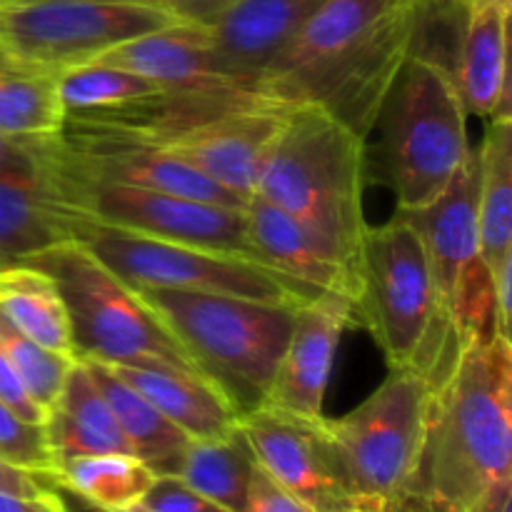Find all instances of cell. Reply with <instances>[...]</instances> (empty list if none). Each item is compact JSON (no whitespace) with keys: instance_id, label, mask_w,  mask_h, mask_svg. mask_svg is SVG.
I'll use <instances>...</instances> for the list:
<instances>
[{"instance_id":"cell-40","label":"cell","mask_w":512,"mask_h":512,"mask_svg":"<svg viewBox=\"0 0 512 512\" xmlns=\"http://www.w3.org/2000/svg\"><path fill=\"white\" fill-rule=\"evenodd\" d=\"M50 493L55 495V500H58L60 510L63 512H145L140 510L138 505H133V508H100V505L90 503V500L80 498L78 493H73L70 488L60 485L55 478L50 480Z\"/></svg>"},{"instance_id":"cell-6","label":"cell","mask_w":512,"mask_h":512,"mask_svg":"<svg viewBox=\"0 0 512 512\" xmlns=\"http://www.w3.org/2000/svg\"><path fill=\"white\" fill-rule=\"evenodd\" d=\"M468 110L453 75L433 60L408 55L383 100L373 160L398 210L423 208L443 193L468 155Z\"/></svg>"},{"instance_id":"cell-29","label":"cell","mask_w":512,"mask_h":512,"mask_svg":"<svg viewBox=\"0 0 512 512\" xmlns=\"http://www.w3.org/2000/svg\"><path fill=\"white\" fill-rule=\"evenodd\" d=\"M55 480L100 508H133L155 480L135 455L108 453L70 458L55 465Z\"/></svg>"},{"instance_id":"cell-30","label":"cell","mask_w":512,"mask_h":512,"mask_svg":"<svg viewBox=\"0 0 512 512\" xmlns=\"http://www.w3.org/2000/svg\"><path fill=\"white\" fill-rule=\"evenodd\" d=\"M55 85H58V98L65 115L115 108V105L133 103L160 90L143 75L120 68V65L103 63V60H90V63L63 70L55 75Z\"/></svg>"},{"instance_id":"cell-3","label":"cell","mask_w":512,"mask_h":512,"mask_svg":"<svg viewBox=\"0 0 512 512\" xmlns=\"http://www.w3.org/2000/svg\"><path fill=\"white\" fill-rule=\"evenodd\" d=\"M368 143L313 105H290L255 193L298 220L360 280Z\"/></svg>"},{"instance_id":"cell-38","label":"cell","mask_w":512,"mask_h":512,"mask_svg":"<svg viewBox=\"0 0 512 512\" xmlns=\"http://www.w3.org/2000/svg\"><path fill=\"white\" fill-rule=\"evenodd\" d=\"M463 512H512V478L498 480L495 485H490Z\"/></svg>"},{"instance_id":"cell-22","label":"cell","mask_w":512,"mask_h":512,"mask_svg":"<svg viewBox=\"0 0 512 512\" xmlns=\"http://www.w3.org/2000/svg\"><path fill=\"white\" fill-rule=\"evenodd\" d=\"M108 365V363H105ZM190 440H218L238 430L233 405L205 378L168 365H110Z\"/></svg>"},{"instance_id":"cell-25","label":"cell","mask_w":512,"mask_h":512,"mask_svg":"<svg viewBox=\"0 0 512 512\" xmlns=\"http://www.w3.org/2000/svg\"><path fill=\"white\" fill-rule=\"evenodd\" d=\"M480 143V258L495 268L512 255V115L485 120Z\"/></svg>"},{"instance_id":"cell-7","label":"cell","mask_w":512,"mask_h":512,"mask_svg":"<svg viewBox=\"0 0 512 512\" xmlns=\"http://www.w3.org/2000/svg\"><path fill=\"white\" fill-rule=\"evenodd\" d=\"M23 265L43 270L58 285L68 313L75 360L168 365L198 375L143 295L110 273L85 245H58Z\"/></svg>"},{"instance_id":"cell-5","label":"cell","mask_w":512,"mask_h":512,"mask_svg":"<svg viewBox=\"0 0 512 512\" xmlns=\"http://www.w3.org/2000/svg\"><path fill=\"white\" fill-rule=\"evenodd\" d=\"M138 293L238 418L263 408L298 305L183 290Z\"/></svg>"},{"instance_id":"cell-41","label":"cell","mask_w":512,"mask_h":512,"mask_svg":"<svg viewBox=\"0 0 512 512\" xmlns=\"http://www.w3.org/2000/svg\"><path fill=\"white\" fill-rule=\"evenodd\" d=\"M33 150L35 138H8V135H0V175L28 163L33 158Z\"/></svg>"},{"instance_id":"cell-34","label":"cell","mask_w":512,"mask_h":512,"mask_svg":"<svg viewBox=\"0 0 512 512\" xmlns=\"http://www.w3.org/2000/svg\"><path fill=\"white\" fill-rule=\"evenodd\" d=\"M123 3L155 10L175 23L210 25L230 0H123Z\"/></svg>"},{"instance_id":"cell-13","label":"cell","mask_w":512,"mask_h":512,"mask_svg":"<svg viewBox=\"0 0 512 512\" xmlns=\"http://www.w3.org/2000/svg\"><path fill=\"white\" fill-rule=\"evenodd\" d=\"M58 140L65 158L95 178L183 195L203 203L228 205V208H245L243 200L215 185L188 163L170 155L160 145L125 130L65 118Z\"/></svg>"},{"instance_id":"cell-24","label":"cell","mask_w":512,"mask_h":512,"mask_svg":"<svg viewBox=\"0 0 512 512\" xmlns=\"http://www.w3.org/2000/svg\"><path fill=\"white\" fill-rule=\"evenodd\" d=\"M103 398L108 400L130 450L138 460H143L155 475H178L183 455L188 450L190 438L170 423L148 398L138 393L130 383H125L110 365L100 360H80Z\"/></svg>"},{"instance_id":"cell-15","label":"cell","mask_w":512,"mask_h":512,"mask_svg":"<svg viewBox=\"0 0 512 512\" xmlns=\"http://www.w3.org/2000/svg\"><path fill=\"white\" fill-rule=\"evenodd\" d=\"M50 138H35L33 158L0 175V270L75 243L88 220L60 193L50 163Z\"/></svg>"},{"instance_id":"cell-43","label":"cell","mask_w":512,"mask_h":512,"mask_svg":"<svg viewBox=\"0 0 512 512\" xmlns=\"http://www.w3.org/2000/svg\"><path fill=\"white\" fill-rule=\"evenodd\" d=\"M403 3H415V0H403Z\"/></svg>"},{"instance_id":"cell-4","label":"cell","mask_w":512,"mask_h":512,"mask_svg":"<svg viewBox=\"0 0 512 512\" xmlns=\"http://www.w3.org/2000/svg\"><path fill=\"white\" fill-rule=\"evenodd\" d=\"M358 325L373 333L390 368H413L438 388L453 373L463 345L440 303L418 230L395 213L368 225L360 250Z\"/></svg>"},{"instance_id":"cell-26","label":"cell","mask_w":512,"mask_h":512,"mask_svg":"<svg viewBox=\"0 0 512 512\" xmlns=\"http://www.w3.org/2000/svg\"><path fill=\"white\" fill-rule=\"evenodd\" d=\"M0 310L30 340L75 358L65 303L55 280L43 270L30 265L0 270Z\"/></svg>"},{"instance_id":"cell-1","label":"cell","mask_w":512,"mask_h":512,"mask_svg":"<svg viewBox=\"0 0 512 512\" xmlns=\"http://www.w3.org/2000/svg\"><path fill=\"white\" fill-rule=\"evenodd\" d=\"M415 3L325 0L270 63L258 93L313 105L368 143L383 100L410 55Z\"/></svg>"},{"instance_id":"cell-37","label":"cell","mask_w":512,"mask_h":512,"mask_svg":"<svg viewBox=\"0 0 512 512\" xmlns=\"http://www.w3.org/2000/svg\"><path fill=\"white\" fill-rule=\"evenodd\" d=\"M50 480H53V475H35L0 460V490L38 498V495L50 493Z\"/></svg>"},{"instance_id":"cell-33","label":"cell","mask_w":512,"mask_h":512,"mask_svg":"<svg viewBox=\"0 0 512 512\" xmlns=\"http://www.w3.org/2000/svg\"><path fill=\"white\" fill-rule=\"evenodd\" d=\"M138 508L145 512H230L190 488L178 475H155Z\"/></svg>"},{"instance_id":"cell-9","label":"cell","mask_w":512,"mask_h":512,"mask_svg":"<svg viewBox=\"0 0 512 512\" xmlns=\"http://www.w3.org/2000/svg\"><path fill=\"white\" fill-rule=\"evenodd\" d=\"M430 395L433 388L418 370L390 368L358 408L325 420L350 488L370 508L383 510L408 493L423 448Z\"/></svg>"},{"instance_id":"cell-14","label":"cell","mask_w":512,"mask_h":512,"mask_svg":"<svg viewBox=\"0 0 512 512\" xmlns=\"http://www.w3.org/2000/svg\"><path fill=\"white\" fill-rule=\"evenodd\" d=\"M288 108L290 105L265 100V103L220 115L195 128L145 140L160 145L170 155L213 180L215 185L248 203L258 185L265 155L283 125Z\"/></svg>"},{"instance_id":"cell-2","label":"cell","mask_w":512,"mask_h":512,"mask_svg":"<svg viewBox=\"0 0 512 512\" xmlns=\"http://www.w3.org/2000/svg\"><path fill=\"white\" fill-rule=\"evenodd\" d=\"M512 350L508 335L460 353L433 390L423 448L408 493L438 512H463L512 478Z\"/></svg>"},{"instance_id":"cell-11","label":"cell","mask_w":512,"mask_h":512,"mask_svg":"<svg viewBox=\"0 0 512 512\" xmlns=\"http://www.w3.org/2000/svg\"><path fill=\"white\" fill-rule=\"evenodd\" d=\"M173 23L123 0H0V53L58 75Z\"/></svg>"},{"instance_id":"cell-23","label":"cell","mask_w":512,"mask_h":512,"mask_svg":"<svg viewBox=\"0 0 512 512\" xmlns=\"http://www.w3.org/2000/svg\"><path fill=\"white\" fill-rule=\"evenodd\" d=\"M45 435L55 455V465L85 455H133L108 400L85 365L75 360L65 383L45 418Z\"/></svg>"},{"instance_id":"cell-20","label":"cell","mask_w":512,"mask_h":512,"mask_svg":"<svg viewBox=\"0 0 512 512\" xmlns=\"http://www.w3.org/2000/svg\"><path fill=\"white\" fill-rule=\"evenodd\" d=\"M95 60L133 70L160 90L238 88L215 63L205 25H165L160 30L125 40Z\"/></svg>"},{"instance_id":"cell-18","label":"cell","mask_w":512,"mask_h":512,"mask_svg":"<svg viewBox=\"0 0 512 512\" xmlns=\"http://www.w3.org/2000/svg\"><path fill=\"white\" fill-rule=\"evenodd\" d=\"M480 175L483 160L478 145L468 150L463 165L455 170L453 180L438 198L423 208L398 210V215H403L423 238L433 283L448 315L460 278L468 265L480 258Z\"/></svg>"},{"instance_id":"cell-31","label":"cell","mask_w":512,"mask_h":512,"mask_svg":"<svg viewBox=\"0 0 512 512\" xmlns=\"http://www.w3.org/2000/svg\"><path fill=\"white\" fill-rule=\"evenodd\" d=\"M0 350H3L5 358L10 360V365L15 368L18 378L23 380L30 398L38 403V408L43 410L45 418H48V410L53 408L55 398H58L60 388H63L65 383V375L73 368L75 358L58 355L53 353V350L38 345L35 340H30L28 335L20 333V330L5 318L3 310H0Z\"/></svg>"},{"instance_id":"cell-21","label":"cell","mask_w":512,"mask_h":512,"mask_svg":"<svg viewBox=\"0 0 512 512\" xmlns=\"http://www.w3.org/2000/svg\"><path fill=\"white\" fill-rule=\"evenodd\" d=\"M508 20L505 0H468L455 85L468 115L490 120L510 113Z\"/></svg>"},{"instance_id":"cell-27","label":"cell","mask_w":512,"mask_h":512,"mask_svg":"<svg viewBox=\"0 0 512 512\" xmlns=\"http://www.w3.org/2000/svg\"><path fill=\"white\" fill-rule=\"evenodd\" d=\"M258 463L243 430L218 440H190L178 478L230 512H248Z\"/></svg>"},{"instance_id":"cell-16","label":"cell","mask_w":512,"mask_h":512,"mask_svg":"<svg viewBox=\"0 0 512 512\" xmlns=\"http://www.w3.org/2000/svg\"><path fill=\"white\" fill-rule=\"evenodd\" d=\"M350 325H358L355 303L340 295H320L295 308V323L270 383L263 408L323 420L325 393L340 338Z\"/></svg>"},{"instance_id":"cell-32","label":"cell","mask_w":512,"mask_h":512,"mask_svg":"<svg viewBox=\"0 0 512 512\" xmlns=\"http://www.w3.org/2000/svg\"><path fill=\"white\" fill-rule=\"evenodd\" d=\"M0 460L35 475H55V455L50 450L45 425L20 418L0 400Z\"/></svg>"},{"instance_id":"cell-35","label":"cell","mask_w":512,"mask_h":512,"mask_svg":"<svg viewBox=\"0 0 512 512\" xmlns=\"http://www.w3.org/2000/svg\"><path fill=\"white\" fill-rule=\"evenodd\" d=\"M248 512H325L315 510L310 505L300 503L298 498L285 493L283 488L273 483L263 470H255L253 488H250V505ZM350 512H383V510H350Z\"/></svg>"},{"instance_id":"cell-19","label":"cell","mask_w":512,"mask_h":512,"mask_svg":"<svg viewBox=\"0 0 512 512\" xmlns=\"http://www.w3.org/2000/svg\"><path fill=\"white\" fill-rule=\"evenodd\" d=\"M245 218H248L250 243L260 263L315 293H333L353 300L358 315L360 280L335 255H330L298 220L260 195H250L245 203Z\"/></svg>"},{"instance_id":"cell-39","label":"cell","mask_w":512,"mask_h":512,"mask_svg":"<svg viewBox=\"0 0 512 512\" xmlns=\"http://www.w3.org/2000/svg\"><path fill=\"white\" fill-rule=\"evenodd\" d=\"M0 512H63L53 493L38 495H15L8 490H0Z\"/></svg>"},{"instance_id":"cell-28","label":"cell","mask_w":512,"mask_h":512,"mask_svg":"<svg viewBox=\"0 0 512 512\" xmlns=\"http://www.w3.org/2000/svg\"><path fill=\"white\" fill-rule=\"evenodd\" d=\"M55 75L25 68L0 53V135L50 138L63 128Z\"/></svg>"},{"instance_id":"cell-36","label":"cell","mask_w":512,"mask_h":512,"mask_svg":"<svg viewBox=\"0 0 512 512\" xmlns=\"http://www.w3.org/2000/svg\"><path fill=\"white\" fill-rule=\"evenodd\" d=\"M0 400H3L5 405H10L20 418L30 420V423L45 425V413L38 408V403L30 398L23 380L18 378V373H15V368L10 365V360L5 358L3 350H0Z\"/></svg>"},{"instance_id":"cell-8","label":"cell","mask_w":512,"mask_h":512,"mask_svg":"<svg viewBox=\"0 0 512 512\" xmlns=\"http://www.w3.org/2000/svg\"><path fill=\"white\" fill-rule=\"evenodd\" d=\"M75 243L85 245L110 273L118 275L133 290L238 295L285 305H303L328 295L315 293L258 260L145 238L105 228L93 220H85Z\"/></svg>"},{"instance_id":"cell-12","label":"cell","mask_w":512,"mask_h":512,"mask_svg":"<svg viewBox=\"0 0 512 512\" xmlns=\"http://www.w3.org/2000/svg\"><path fill=\"white\" fill-rule=\"evenodd\" d=\"M325 420L258 408L240 418V430L258 468L300 503L325 512L375 510L350 488Z\"/></svg>"},{"instance_id":"cell-42","label":"cell","mask_w":512,"mask_h":512,"mask_svg":"<svg viewBox=\"0 0 512 512\" xmlns=\"http://www.w3.org/2000/svg\"><path fill=\"white\" fill-rule=\"evenodd\" d=\"M383 512H438L435 508H430L423 498L413 493H405L400 498H395L393 503H388L383 508Z\"/></svg>"},{"instance_id":"cell-10","label":"cell","mask_w":512,"mask_h":512,"mask_svg":"<svg viewBox=\"0 0 512 512\" xmlns=\"http://www.w3.org/2000/svg\"><path fill=\"white\" fill-rule=\"evenodd\" d=\"M48 150L65 203L78 210L83 218L145 238L258 260L250 243L245 208H228V205L203 203L183 195L95 178L65 158L58 135L50 138Z\"/></svg>"},{"instance_id":"cell-44","label":"cell","mask_w":512,"mask_h":512,"mask_svg":"<svg viewBox=\"0 0 512 512\" xmlns=\"http://www.w3.org/2000/svg\"><path fill=\"white\" fill-rule=\"evenodd\" d=\"M505 3H510V0H505Z\"/></svg>"},{"instance_id":"cell-17","label":"cell","mask_w":512,"mask_h":512,"mask_svg":"<svg viewBox=\"0 0 512 512\" xmlns=\"http://www.w3.org/2000/svg\"><path fill=\"white\" fill-rule=\"evenodd\" d=\"M325 0H230L205 25L215 63L238 88L258 93L275 58Z\"/></svg>"}]
</instances>
